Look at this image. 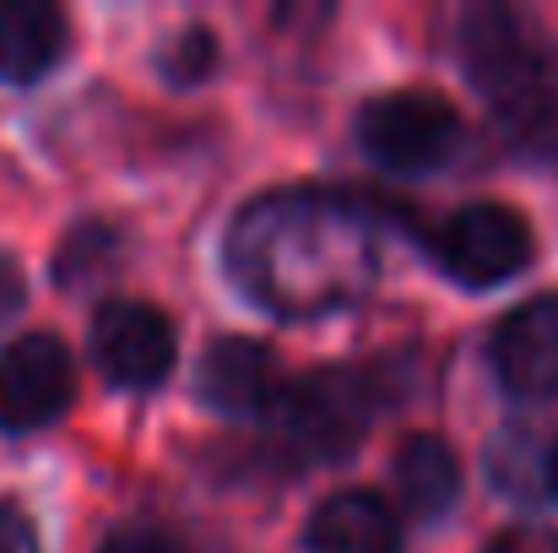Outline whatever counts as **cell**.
Instances as JSON below:
<instances>
[{"mask_svg":"<svg viewBox=\"0 0 558 553\" xmlns=\"http://www.w3.org/2000/svg\"><path fill=\"white\" fill-rule=\"evenodd\" d=\"M228 272L260 310L288 321L348 310L379 277L374 217L331 190H266L228 228Z\"/></svg>","mask_w":558,"mask_h":553,"instance_id":"cell-1","label":"cell"},{"mask_svg":"<svg viewBox=\"0 0 558 553\" xmlns=\"http://www.w3.org/2000/svg\"><path fill=\"white\" fill-rule=\"evenodd\" d=\"M461 60L521 147L558 153V60L521 33L510 11H472L461 27Z\"/></svg>","mask_w":558,"mask_h":553,"instance_id":"cell-2","label":"cell"},{"mask_svg":"<svg viewBox=\"0 0 558 553\" xmlns=\"http://www.w3.org/2000/svg\"><path fill=\"white\" fill-rule=\"evenodd\" d=\"M277 440L293 461H337L348 456L374 412V390L359 369H310L277 390Z\"/></svg>","mask_w":558,"mask_h":553,"instance_id":"cell-3","label":"cell"},{"mask_svg":"<svg viewBox=\"0 0 558 553\" xmlns=\"http://www.w3.org/2000/svg\"><path fill=\"white\" fill-rule=\"evenodd\" d=\"M359 142L379 169L390 175H428L439 169L456 142H461V115L450 109V98L423 93V87H401L374 98L359 115Z\"/></svg>","mask_w":558,"mask_h":553,"instance_id":"cell-4","label":"cell"},{"mask_svg":"<svg viewBox=\"0 0 558 553\" xmlns=\"http://www.w3.org/2000/svg\"><path fill=\"white\" fill-rule=\"evenodd\" d=\"M434 255H439L445 277H456L461 288H494L532 261V228L505 201H472L445 217Z\"/></svg>","mask_w":558,"mask_h":553,"instance_id":"cell-5","label":"cell"},{"mask_svg":"<svg viewBox=\"0 0 558 553\" xmlns=\"http://www.w3.org/2000/svg\"><path fill=\"white\" fill-rule=\"evenodd\" d=\"M71 390H76V369L60 337L27 332L0 348V429L5 434H33L54 423L71 407Z\"/></svg>","mask_w":558,"mask_h":553,"instance_id":"cell-6","label":"cell"},{"mask_svg":"<svg viewBox=\"0 0 558 553\" xmlns=\"http://www.w3.org/2000/svg\"><path fill=\"white\" fill-rule=\"evenodd\" d=\"M174 321L158 310V304H142V299H114L98 310L93 321V353L98 369L125 385V390H153L169 380L174 369Z\"/></svg>","mask_w":558,"mask_h":553,"instance_id":"cell-7","label":"cell"},{"mask_svg":"<svg viewBox=\"0 0 558 553\" xmlns=\"http://www.w3.org/2000/svg\"><path fill=\"white\" fill-rule=\"evenodd\" d=\"M494 374L515 396H558V293H537L494 326Z\"/></svg>","mask_w":558,"mask_h":553,"instance_id":"cell-8","label":"cell"},{"mask_svg":"<svg viewBox=\"0 0 558 553\" xmlns=\"http://www.w3.org/2000/svg\"><path fill=\"white\" fill-rule=\"evenodd\" d=\"M201 396L228 412V418H244V412H266L282 390L277 380V359L266 342H250V337H217L201 359Z\"/></svg>","mask_w":558,"mask_h":553,"instance_id":"cell-9","label":"cell"},{"mask_svg":"<svg viewBox=\"0 0 558 553\" xmlns=\"http://www.w3.org/2000/svg\"><path fill=\"white\" fill-rule=\"evenodd\" d=\"M310 553H401V521L390 516L385 500H374L364 489L331 494L304 532Z\"/></svg>","mask_w":558,"mask_h":553,"instance_id":"cell-10","label":"cell"},{"mask_svg":"<svg viewBox=\"0 0 558 553\" xmlns=\"http://www.w3.org/2000/svg\"><path fill=\"white\" fill-rule=\"evenodd\" d=\"M65 55V16L44 0H0V82H38Z\"/></svg>","mask_w":558,"mask_h":553,"instance_id":"cell-11","label":"cell"},{"mask_svg":"<svg viewBox=\"0 0 558 553\" xmlns=\"http://www.w3.org/2000/svg\"><path fill=\"white\" fill-rule=\"evenodd\" d=\"M396 494L417 521H439L461 500V461L439 434H407L396 450Z\"/></svg>","mask_w":558,"mask_h":553,"instance_id":"cell-12","label":"cell"},{"mask_svg":"<svg viewBox=\"0 0 558 553\" xmlns=\"http://www.w3.org/2000/svg\"><path fill=\"white\" fill-rule=\"evenodd\" d=\"M211 60H217V44H211V33L206 27H185L174 44H169V55H163V71L190 87V82H201L206 71H211Z\"/></svg>","mask_w":558,"mask_h":553,"instance_id":"cell-13","label":"cell"},{"mask_svg":"<svg viewBox=\"0 0 558 553\" xmlns=\"http://www.w3.org/2000/svg\"><path fill=\"white\" fill-rule=\"evenodd\" d=\"M98 553H190V549L163 527H120Z\"/></svg>","mask_w":558,"mask_h":553,"instance_id":"cell-14","label":"cell"},{"mask_svg":"<svg viewBox=\"0 0 558 553\" xmlns=\"http://www.w3.org/2000/svg\"><path fill=\"white\" fill-rule=\"evenodd\" d=\"M483 553H558V538L548 527H510V532H499Z\"/></svg>","mask_w":558,"mask_h":553,"instance_id":"cell-15","label":"cell"},{"mask_svg":"<svg viewBox=\"0 0 558 553\" xmlns=\"http://www.w3.org/2000/svg\"><path fill=\"white\" fill-rule=\"evenodd\" d=\"M0 553H38V532L16 505H0Z\"/></svg>","mask_w":558,"mask_h":553,"instance_id":"cell-16","label":"cell"},{"mask_svg":"<svg viewBox=\"0 0 558 553\" xmlns=\"http://www.w3.org/2000/svg\"><path fill=\"white\" fill-rule=\"evenodd\" d=\"M16 299H22V277H16V266L0 255V315L16 310Z\"/></svg>","mask_w":558,"mask_h":553,"instance_id":"cell-17","label":"cell"},{"mask_svg":"<svg viewBox=\"0 0 558 553\" xmlns=\"http://www.w3.org/2000/svg\"><path fill=\"white\" fill-rule=\"evenodd\" d=\"M543 489H548V494L558 500V440H554V450L543 456Z\"/></svg>","mask_w":558,"mask_h":553,"instance_id":"cell-18","label":"cell"}]
</instances>
